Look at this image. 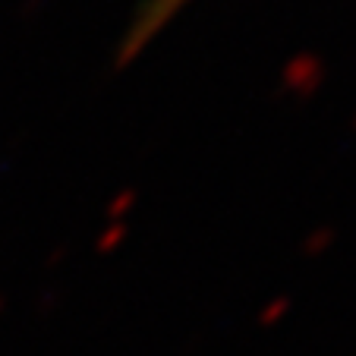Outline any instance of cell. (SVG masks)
Here are the masks:
<instances>
[{"instance_id":"obj_1","label":"cell","mask_w":356,"mask_h":356,"mask_svg":"<svg viewBox=\"0 0 356 356\" xmlns=\"http://www.w3.org/2000/svg\"><path fill=\"white\" fill-rule=\"evenodd\" d=\"M186 3L189 0H145V7H142V13L136 16V26H133V32H129L127 54L142 51V47L155 38V35L161 32V29L168 26Z\"/></svg>"}]
</instances>
